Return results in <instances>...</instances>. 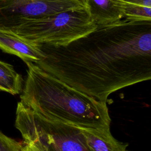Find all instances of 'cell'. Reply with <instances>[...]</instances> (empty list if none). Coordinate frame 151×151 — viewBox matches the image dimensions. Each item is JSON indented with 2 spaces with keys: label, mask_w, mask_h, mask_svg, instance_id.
I'll return each mask as SVG.
<instances>
[{
  "label": "cell",
  "mask_w": 151,
  "mask_h": 151,
  "mask_svg": "<svg viewBox=\"0 0 151 151\" xmlns=\"http://www.w3.org/2000/svg\"><path fill=\"white\" fill-rule=\"evenodd\" d=\"M35 63L47 73L95 100L151 78V21L124 19L65 46L40 45Z\"/></svg>",
  "instance_id": "1"
},
{
  "label": "cell",
  "mask_w": 151,
  "mask_h": 151,
  "mask_svg": "<svg viewBox=\"0 0 151 151\" xmlns=\"http://www.w3.org/2000/svg\"><path fill=\"white\" fill-rule=\"evenodd\" d=\"M25 64L27 76L20 96L24 106L47 119L80 129H110L106 103L74 89L35 63Z\"/></svg>",
  "instance_id": "2"
},
{
  "label": "cell",
  "mask_w": 151,
  "mask_h": 151,
  "mask_svg": "<svg viewBox=\"0 0 151 151\" xmlns=\"http://www.w3.org/2000/svg\"><path fill=\"white\" fill-rule=\"evenodd\" d=\"M97 28L86 6L32 20L20 27L14 35L31 44L57 47L67 45Z\"/></svg>",
  "instance_id": "3"
},
{
  "label": "cell",
  "mask_w": 151,
  "mask_h": 151,
  "mask_svg": "<svg viewBox=\"0 0 151 151\" xmlns=\"http://www.w3.org/2000/svg\"><path fill=\"white\" fill-rule=\"evenodd\" d=\"M15 127L24 143H32L45 151H91L81 129L47 119L18 103Z\"/></svg>",
  "instance_id": "4"
},
{
  "label": "cell",
  "mask_w": 151,
  "mask_h": 151,
  "mask_svg": "<svg viewBox=\"0 0 151 151\" xmlns=\"http://www.w3.org/2000/svg\"><path fill=\"white\" fill-rule=\"evenodd\" d=\"M86 6L84 0H0V31L15 34L32 20Z\"/></svg>",
  "instance_id": "5"
},
{
  "label": "cell",
  "mask_w": 151,
  "mask_h": 151,
  "mask_svg": "<svg viewBox=\"0 0 151 151\" xmlns=\"http://www.w3.org/2000/svg\"><path fill=\"white\" fill-rule=\"evenodd\" d=\"M0 49L19 57L25 63H37L45 57L40 45L28 42L14 34L4 31H0Z\"/></svg>",
  "instance_id": "6"
},
{
  "label": "cell",
  "mask_w": 151,
  "mask_h": 151,
  "mask_svg": "<svg viewBox=\"0 0 151 151\" xmlns=\"http://www.w3.org/2000/svg\"><path fill=\"white\" fill-rule=\"evenodd\" d=\"M91 21L97 27L106 26L124 18L122 0H86Z\"/></svg>",
  "instance_id": "7"
},
{
  "label": "cell",
  "mask_w": 151,
  "mask_h": 151,
  "mask_svg": "<svg viewBox=\"0 0 151 151\" xmlns=\"http://www.w3.org/2000/svg\"><path fill=\"white\" fill-rule=\"evenodd\" d=\"M81 130L91 151H126L128 145L116 140L111 134L110 129H81Z\"/></svg>",
  "instance_id": "8"
},
{
  "label": "cell",
  "mask_w": 151,
  "mask_h": 151,
  "mask_svg": "<svg viewBox=\"0 0 151 151\" xmlns=\"http://www.w3.org/2000/svg\"><path fill=\"white\" fill-rule=\"evenodd\" d=\"M23 78L14 67L0 61V90L11 94H18L22 92Z\"/></svg>",
  "instance_id": "9"
},
{
  "label": "cell",
  "mask_w": 151,
  "mask_h": 151,
  "mask_svg": "<svg viewBox=\"0 0 151 151\" xmlns=\"http://www.w3.org/2000/svg\"><path fill=\"white\" fill-rule=\"evenodd\" d=\"M124 19L128 21H151V0H122Z\"/></svg>",
  "instance_id": "10"
},
{
  "label": "cell",
  "mask_w": 151,
  "mask_h": 151,
  "mask_svg": "<svg viewBox=\"0 0 151 151\" xmlns=\"http://www.w3.org/2000/svg\"><path fill=\"white\" fill-rule=\"evenodd\" d=\"M0 151H25L22 143L0 132Z\"/></svg>",
  "instance_id": "11"
},
{
  "label": "cell",
  "mask_w": 151,
  "mask_h": 151,
  "mask_svg": "<svg viewBox=\"0 0 151 151\" xmlns=\"http://www.w3.org/2000/svg\"><path fill=\"white\" fill-rule=\"evenodd\" d=\"M23 145L24 146L25 151H45L40 146L35 143H24Z\"/></svg>",
  "instance_id": "12"
},
{
  "label": "cell",
  "mask_w": 151,
  "mask_h": 151,
  "mask_svg": "<svg viewBox=\"0 0 151 151\" xmlns=\"http://www.w3.org/2000/svg\"><path fill=\"white\" fill-rule=\"evenodd\" d=\"M84 1H85V2H86V0H84Z\"/></svg>",
  "instance_id": "13"
},
{
  "label": "cell",
  "mask_w": 151,
  "mask_h": 151,
  "mask_svg": "<svg viewBox=\"0 0 151 151\" xmlns=\"http://www.w3.org/2000/svg\"><path fill=\"white\" fill-rule=\"evenodd\" d=\"M126 151H128V150H126Z\"/></svg>",
  "instance_id": "14"
}]
</instances>
